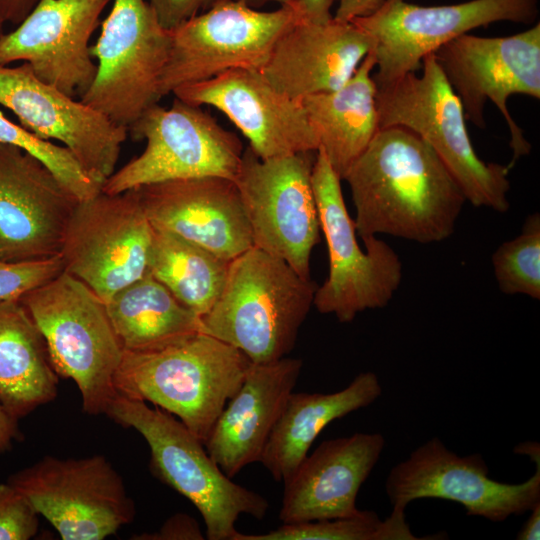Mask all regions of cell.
I'll list each match as a JSON object with an SVG mask.
<instances>
[{"label":"cell","mask_w":540,"mask_h":540,"mask_svg":"<svg viewBox=\"0 0 540 540\" xmlns=\"http://www.w3.org/2000/svg\"><path fill=\"white\" fill-rule=\"evenodd\" d=\"M251 363L237 348L200 332L158 351H123L114 388L176 416L204 444Z\"/></svg>","instance_id":"obj_3"},{"label":"cell","mask_w":540,"mask_h":540,"mask_svg":"<svg viewBox=\"0 0 540 540\" xmlns=\"http://www.w3.org/2000/svg\"><path fill=\"white\" fill-rule=\"evenodd\" d=\"M241 2L251 8L259 9L268 3H278L280 6H292L295 7V0H234Z\"/></svg>","instance_id":"obj_43"},{"label":"cell","mask_w":540,"mask_h":540,"mask_svg":"<svg viewBox=\"0 0 540 540\" xmlns=\"http://www.w3.org/2000/svg\"><path fill=\"white\" fill-rule=\"evenodd\" d=\"M342 180L350 188L356 233L418 243L449 238L466 198L434 150L401 126L378 130Z\"/></svg>","instance_id":"obj_1"},{"label":"cell","mask_w":540,"mask_h":540,"mask_svg":"<svg viewBox=\"0 0 540 540\" xmlns=\"http://www.w3.org/2000/svg\"><path fill=\"white\" fill-rule=\"evenodd\" d=\"M78 201L38 159L0 143V259L59 255Z\"/></svg>","instance_id":"obj_20"},{"label":"cell","mask_w":540,"mask_h":540,"mask_svg":"<svg viewBox=\"0 0 540 540\" xmlns=\"http://www.w3.org/2000/svg\"><path fill=\"white\" fill-rule=\"evenodd\" d=\"M137 189L153 228L174 233L228 261L253 247L244 205L233 180L199 177Z\"/></svg>","instance_id":"obj_21"},{"label":"cell","mask_w":540,"mask_h":540,"mask_svg":"<svg viewBox=\"0 0 540 540\" xmlns=\"http://www.w3.org/2000/svg\"><path fill=\"white\" fill-rule=\"evenodd\" d=\"M18 420L0 403V453L9 450L14 441L22 439Z\"/></svg>","instance_id":"obj_39"},{"label":"cell","mask_w":540,"mask_h":540,"mask_svg":"<svg viewBox=\"0 0 540 540\" xmlns=\"http://www.w3.org/2000/svg\"><path fill=\"white\" fill-rule=\"evenodd\" d=\"M161 25L172 30L208 9L216 0H147Z\"/></svg>","instance_id":"obj_35"},{"label":"cell","mask_w":540,"mask_h":540,"mask_svg":"<svg viewBox=\"0 0 540 540\" xmlns=\"http://www.w3.org/2000/svg\"><path fill=\"white\" fill-rule=\"evenodd\" d=\"M4 25H5V22L0 17V38L4 34Z\"/></svg>","instance_id":"obj_44"},{"label":"cell","mask_w":540,"mask_h":540,"mask_svg":"<svg viewBox=\"0 0 540 540\" xmlns=\"http://www.w3.org/2000/svg\"><path fill=\"white\" fill-rule=\"evenodd\" d=\"M19 301L40 330L57 375L77 385L83 410L105 414L117 394L114 377L123 356L106 303L65 271Z\"/></svg>","instance_id":"obj_6"},{"label":"cell","mask_w":540,"mask_h":540,"mask_svg":"<svg viewBox=\"0 0 540 540\" xmlns=\"http://www.w3.org/2000/svg\"><path fill=\"white\" fill-rule=\"evenodd\" d=\"M230 262L174 233L154 228L147 273L201 317L219 298Z\"/></svg>","instance_id":"obj_29"},{"label":"cell","mask_w":540,"mask_h":540,"mask_svg":"<svg viewBox=\"0 0 540 540\" xmlns=\"http://www.w3.org/2000/svg\"><path fill=\"white\" fill-rule=\"evenodd\" d=\"M316 151L260 159L247 146L234 180L249 222L253 246L310 278L320 220L312 187Z\"/></svg>","instance_id":"obj_11"},{"label":"cell","mask_w":540,"mask_h":540,"mask_svg":"<svg viewBox=\"0 0 540 540\" xmlns=\"http://www.w3.org/2000/svg\"><path fill=\"white\" fill-rule=\"evenodd\" d=\"M0 143L18 147L38 159L79 201L101 192L102 185L84 171L66 147L39 138L20 124L10 121L1 111Z\"/></svg>","instance_id":"obj_32"},{"label":"cell","mask_w":540,"mask_h":540,"mask_svg":"<svg viewBox=\"0 0 540 540\" xmlns=\"http://www.w3.org/2000/svg\"><path fill=\"white\" fill-rule=\"evenodd\" d=\"M373 38L352 21H296L261 69L279 91L301 100L341 87L372 51Z\"/></svg>","instance_id":"obj_23"},{"label":"cell","mask_w":540,"mask_h":540,"mask_svg":"<svg viewBox=\"0 0 540 540\" xmlns=\"http://www.w3.org/2000/svg\"><path fill=\"white\" fill-rule=\"evenodd\" d=\"M317 286L288 263L251 247L230 262L223 290L201 316V332L240 350L252 363L294 348Z\"/></svg>","instance_id":"obj_2"},{"label":"cell","mask_w":540,"mask_h":540,"mask_svg":"<svg viewBox=\"0 0 540 540\" xmlns=\"http://www.w3.org/2000/svg\"><path fill=\"white\" fill-rule=\"evenodd\" d=\"M517 484L489 477L480 454L460 456L439 438H431L396 464L385 481L392 508L406 509L412 501L437 498L462 505L467 515L503 522L522 515L540 502V464Z\"/></svg>","instance_id":"obj_16"},{"label":"cell","mask_w":540,"mask_h":540,"mask_svg":"<svg viewBox=\"0 0 540 540\" xmlns=\"http://www.w3.org/2000/svg\"><path fill=\"white\" fill-rule=\"evenodd\" d=\"M518 540H539L540 539V502L531 510L530 515L522 528L518 532Z\"/></svg>","instance_id":"obj_41"},{"label":"cell","mask_w":540,"mask_h":540,"mask_svg":"<svg viewBox=\"0 0 540 540\" xmlns=\"http://www.w3.org/2000/svg\"><path fill=\"white\" fill-rule=\"evenodd\" d=\"M339 4L334 18L342 21H352L374 13L384 0H338Z\"/></svg>","instance_id":"obj_37"},{"label":"cell","mask_w":540,"mask_h":540,"mask_svg":"<svg viewBox=\"0 0 540 540\" xmlns=\"http://www.w3.org/2000/svg\"><path fill=\"white\" fill-rule=\"evenodd\" d=\"M340 182L323 151L317 149L312 187L328 247L329 274L317 287L313 305L320 313L347 323L367 309L385 307L400 286L403 270L398 254L376 236L362 238L365 251L361 249Z\"/></svg>","instance_id":"obj_8"},{"label":"cell","mask_w":540,"mask_h":540,"mask_svg":"<svg viewBox=\"0 0 540 540\" xmlns=\"http://www.w3.org/2000/svg\"><path fill=\"white\" fill-rule=\"evenodd\" d=\"M143 140V152L103 183L101 191L119 194L159 182L199 177L235 180L244 151L236 134L222 127L201 106L177 97L170 107L158 103L128 128Z\"/></svg>","instance_id":"obj_7"},{"label":"cell","mask_w":540,"mask_h":540,"mask_svg":"<svg viewBox=\"0 0 540 540\" xmlns=\"http://www.w3.org/2000/svg\"><path fill=\"white\" fill-rule=\"evenodd\" d=\"M63 271L59 255L29 261L0 259V301L19 300L26 293L47 283Z\"/></svg>","instance_id":"obj_33"},{"label":"cell","mask_w":540,"mask_h":540,"mask_svg":"<svg viewBox=\"0 0 540 540\" xmlns=\"http://www.w3.org/2000/svg\"><path fill=\"white\" fill-rule=\"evenodd\" d=\"M45 340L19 300L0 301V403L20 419L57 395Z\"/></svg>","instance_id":"obj_27"},{"label":"cell","mask_w":540,"mask_h":540,"mask_svg":"<svg viewBox=\"0 0 540 540\" xmlns=\"http://www.w3.org/2000/svg\"><path fill=\"white\" fill-rule=\"evenodd\" d=\"M170 43V30L147 0H114L90 47L97 60L95 78L79 100L128 129L162 98Z\"/></svg>","instance_id":"obj_9"},{"label":"cell","mask_w":540,"mask_h":540,"mask_svg":"<svg viewBox=\"0 0 540 540\" xmlns=\"http://www.w3.org/2000/svg\"><path fill=\"white\" fill-rule=\"evenodd\" d=\"M0 105L39 138L61 142L97 183L115 172L128 129L43 82L28 63L0 65Z\"/></svg>","instance_id":"obj_17"},{"label":"cell","mask_w":540,"mask_h":540,"mask_svg":"<svg viewBox=\"0 0 540 540\" xmlns=\"http://www.w3.org/2000/svg\"><path fill=\"white\" fill-rule=\"evenodd\" d=\"M422 74L410 72L376 86L379 129L407 128L437 154L475 207L506 212L510 169L484 162L475 152L461 102L444 77L434 54L422 61Z\"/></svg>","instance_id":"obj_4"},{"label":"cell","mask_w":540,"mask_h":540,"mask_svg":"<svg viewBox=\"0 0 540 540\" xmlns=\"http://www.w3.org/2000/svg\"><path fill=\"white\" fill-rule=\"evenodd\" d=\"M139 539L149 540H202L204 535L198 522L185 513H177L167 519L154 533L142 534Z\"/></svg>","instance_id":"obj_36"},{"label":"cell","mask_w":540,"mask_h":540,"mask_svg":"<svg viewBox=\"0 0 540 540\" xmlns=\"http://www.w3.org/2000/svg\"><path fill=\"white\" fill-rule=\"evenodd\" d=\"M109 2L38 0L16 29L1 36L0 65L28 63L40 80L80 98L97 72L89 42Z\"/></svg>","instance_id":"obj_18"},{"label":"cell","mask_w":540,"mask_h":540,"mask_svg":"<svg viewBox=\"0 0 540 540\" xmlns=\"http://www.w3.org/2000/svg\"><path fill=\"white\" fill-rule=\"evenodd\" d=\"M382 394L378 376L358 374L344 389L332 393L292 392L263 450L260 463L273 479L285 482L332 421L364 408Z\"/></svg>","instance_id":"obj_25"},{"label":"cell","mask_w":540,"mask_h":540,"mask_svg":"<svg viewBox=\"0 0 540 540\" xmlns=\"http://www.w3.org/2000/svg\"><path fill=\"white\" fill-rule=\"evenodd\" d=\"M154 228L137 188L78 201L60 256L63 271L85 283L105 303L147 274Z\"/></svg>","instance_id":"obj_14"},{"label":"cell","mask_w":540,"mask_h":540,"mask_svg":"<svg viewBox=\"0 0 540 540\" xmlns=\"http://www.w3.org/2000/svg\"><path fill=\"white\" fill-rule=\"evenodd\" d=\"M302 365L301 359L288 357L250 364L240 388L224 407L204 443L208 454L229 478L260 461L294 391Z\"/></svg>","instance_id":"obj_24"},{"label":"cell","mask_w":540,"mask_h":540,"mask_svg":"<svg viewBox=\"0 0 540 540\" xmlns=\"http://www.w3.org/2000/svg\"><path fill=\"white\" fill-rule=\"evenodd\" d=\"M105 414L145 439L152 474L196 507L207 539L235 540L239 533L235 523L241 514L257 520L265 517L268 501L225 475L200 439L174 415L119 394Z\"/></svg>","instance_id":"obj_5"},{"label":"cell","mask_w":540,"mask_h":540,"mask_svg":"<svg viewBox=\"0 0 540 540\" xmlns=\"http://www.w3.org/2000/svg\"><path fill=\"white\" fill-rule=\"evenodd\" d=\"M384 447L385 438L378 432L323 441L284 482L282 524L355 514L358 492Z\"/></svg>","instance_id":"obj_22"},{"label":"cell","mask_w":540,"mask_h":540,"mask_svg":"<svg viewBox=\"0 0 540 540\" xmlns=\"http://www.w3.org/2000/svg\"><path fill=\"white\" fill-rule=\"evenodd\" d=\"M495 279L502 293L540 299V215L525 220L521 233L502 243L492 256Z\"/></svg>","instance_id":"obj_31"},{"label":"cell","mask_w":540,"mask_h":540,"mask_svg":"<svg viewBox=\"0 0 540 540\" xmlns=\"http://www.w3.org/2000/svg\"><path fill=\"white\" fill-rule=\"evenodd\" d=\"M538 0H471L459 4L419 6L384 0L372 14L352 20L374 40L371 53L376 86L416 72L423 59L445 43L478 27L500 21L531 24Z\"/></svg>","instance_id":"obj_15"},{"label":"cell","mask_w":540,"mask_h":540,"mask_svg":"<svg viewBox=\"0 0 540 540\" xmlns=\"http://www.w3.org/2000/svg\"><path fill=\"white\" fill-rule=\"evenodd\" d=\"M172 94L223 113L247 138L260 159L317 151V137L301 100L276 89L261 70L236 68L186 84Z\"/></svg>","instance_id":"obj_19"},{"label":"cell","mask_w":540,"mask_h":540,"mask_svg":"<svg viewBox=\"0 0 540 540\" xmlns=\"http://www.w3.org/2000/svg\"><path fill=\"white\" fill-rule=\"evenodd\" d=\"M441 71L458 96L466 120L485 128L484 108L490 100L503 115L513 152L509 169L531 145L507 106L511 95L540 99V24L503 37L462 34L434 53Z\"/></svg>","instance_id":"obj_12"},{"label":"cell","mask_w":540,"mask_h":540,"mask_svg":"<svg viewBox=\"0 0 540 540\" xmlns=\"http://www.w3.org/2000/svg\"><path fill=\"white\" fill-rule=\"evenodd\" d=\"M39 528V514L10 483H0V540H29Z\"/></svg>","instance_id":"obj_34"},{"label":"cell","mask_w":540,"mask_h":540,"mask_svg":"<svg viewBox=\"0 0 540 540\" xmlns=\"http://www.w3.org/2000/svg\"><path fill=\"white\" fill-rule=\"evenodd\" d=\"M374 68L369 52L341 87L301 99L318 149L341 180L379 130Z\"/></svg>","instance_id":"obj_26"},{"label":"cell","mask_w":540,"mask_h":540,"mask_svg":"<svg viewBox=\"0 0 540 540\" xmlns=\"http://www.w3.org/2000/svg\"><path fill=\"white\" fill-rule=\"evenodd\" d=\"M7 482L25 495L63 540H103L135 515L122 477L102 455L44 456Z\"/></svg>","instance_id":"obj_13"},{"label":"cell","mask_w":540,"mask_h":540,"mask_svg":"<svg viewBox=\"0 0 540 540\" xmlns=\"http://www.w3.org/2000/svg\"><path fill=\"white\" fill-rule=\"evenodd\" d=\"M299 19L298 9L292 6L261 11L234 0L214 1L170 30L161 96L231 69L261 70L278 39Z\"/></svg>","instance_id":"obj_10"},{"label":"cell","mask_w":540,"mask_h":540,"mask_svg":"<svg viewBox=\"0 0 540 540\" xmlns=\"http://www.w3.org/2000/svg\"><path fill=\"white\" fill-rule=\"evenodd\" d=\"M38 0H0V17L7 23L19 24Z\"/></svg>","instance_id":"obj_40"},{"label":"cell","mask_w":540,"mask_h":540,"mask_svg":"<svg viewBox=\"0 0 540 540\" xmlns=\"http://www.w3.org/2000/svg\"><path fill=\"white\" fill-rule=\"evenodd\" d=\"M412 533L405 509L392 508L382 520L375 511L358 510L347 517L282 524L263 534L238 533L235 540H425Z\"/></svg>","instance_id":"obj_30"},{"label":"cell","mask_w":540,"mask_h":540,"mask_svg":"<svg viewBox=\"0 0 540 540\" xmlns=\"http://www.w3.org/2000/svg\"><path fill=\"white\" fill-rule=\"evenodd\" d=\"M106 307L123 351H158L201 332L200 316L149 273L119 290Z\"/></svg>","instance_id":"obj_28"},{"label":"cell","mask_w":540,"mask_h":540,"mask_svg":"<svg viewBox=\"0 0 540 540\" xmlns=\"http://www.w3.org/2000/svg\"><path fill=\"white\" fill-rule=\"evenodd\" d=\"M517 453L529 456L535 464H540V449L536 442H525L520 444L514 450Z\"/></svg>","instance_id":"obj_42"},{"label":"cell","mask_w":540,"mask_h":540,"mask_svg":"<svg viewBox=\"0 0 540 540\" xmlns=\"http://www.w3.org/2000/svg\"><path fill=\"white\" fill-rule=\"evenodd\" d=\"M335 0H295L303 20L324 23L333 18L331 7Z\"/></svg>","instance_id":"obj_38"}]
</instances>
